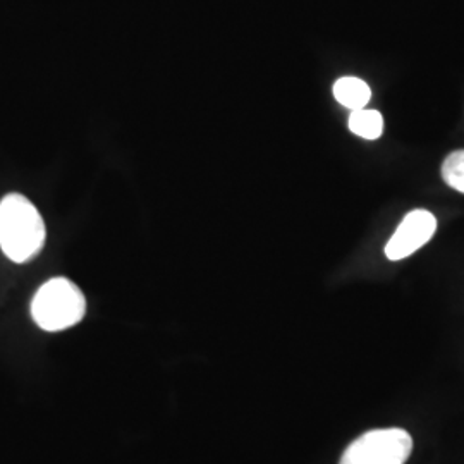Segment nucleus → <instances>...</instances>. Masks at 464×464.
<instances>
[{
    "label": "nucleus",
    "mask_w": 464,
    "mask_h": 464,
    "mask_svg": "<svg viewBox=\"0 0 464 464\" xmlns=\"http://www.w3.org/2000/svg\"><path fill=\"white\" fill-rule=\"evenodd\" d=\"M47 229L38 208L26 197L11 193L0 201V248L4 255L24 264L45 245Z\"/></svg>",
    "instance_id": "1"
},
{
    "label": "nucleus",
    "mask_w": 464,
    "mask_h": 464,
    "mask_svg": "<svg viewBox=\"0 0 464 464\" xmlns=\"http://www.w3.org/2000/svg\"><path fill=\"white\" fill-rule=\"evenodd\" d=\"M86 299L82 289L66 277L45 282L32 301L34 324L47 332L66 331L83 320Z\"/></svg>",
    "instance_id": "2"
},
{
    "label": "nucleus",
    "mask_w": 464,
    "mask_h": 464,
    "mask_svg": "<svg viewBox=\"0 0 464 464\" xmlns=\"http://www.w3.org/2000/svg\"><path fill=\"white\" fill-rule=\"evenodd\" d=\"M413 439L402 429H377L349 446L339 464H404L411 456Z\"/></svg>",
    "instance_id": "3"
},
{
    "label": "nucleus",
    "mask_w": 464,
    "mask_h": 464,
    "mask_svg": "<svg viewBox=\"0 0 464 464\" xmlns=\"http://www.w3.org/2000/svg\"><path fill=\"white\" fill-rule=\"evenodd\" d=\"M437 231V218L429 210H413L402 218L398 231L385 246L389 260L396 262L408 258L415 251L425 246Z\"/></svg>",
    "instance_id": "4"
},
{
    "label": "nucleus",
    "mask_w": 464,
    "mask_h": 464,
    "mask_svg": "<svg viewBox=\"0 0 464 464\" xmlns=\"http://www.w3.org/2000/svg\"><path fill=\"white\" fill-rule=\"evenodd\" d=\"M334 97L351 111H360L365 109L366 103L372 99V90L363 80L344 76L334 84Z\"/></svg>",
    "instance_id": "5"
},
{
    "label": "nucleus",
    "mask_w": 464,
    "mask_h": 464,
    "mask_svg": "<svg viewBox=\"0 0 464 464\" xmlns=\"http://www.w3.org/2000/svg\"><path fill=\"white\" fill-rule=\"evenodd\" d=\"M349 130L365 140H377L383 133V117L381 112L370 109L351 111Z\"/></svg>",
    "instance_id": "6"
},
{
    "label": "nucleus",
    "mask_w": 464,
    "mask_h": 464,
    "mask_svg": "<svg viewBox=\"0 0 464 464\" xmlns=\"http://www.w3.org/2000/svg\"><path fill=\"white\" fill-rule=\"evenodd\" d=\"M442 179L452 189L464 193V150H456L442 164Z\"/></svg>",
    "instance_id": "7"
}]
</instances>
